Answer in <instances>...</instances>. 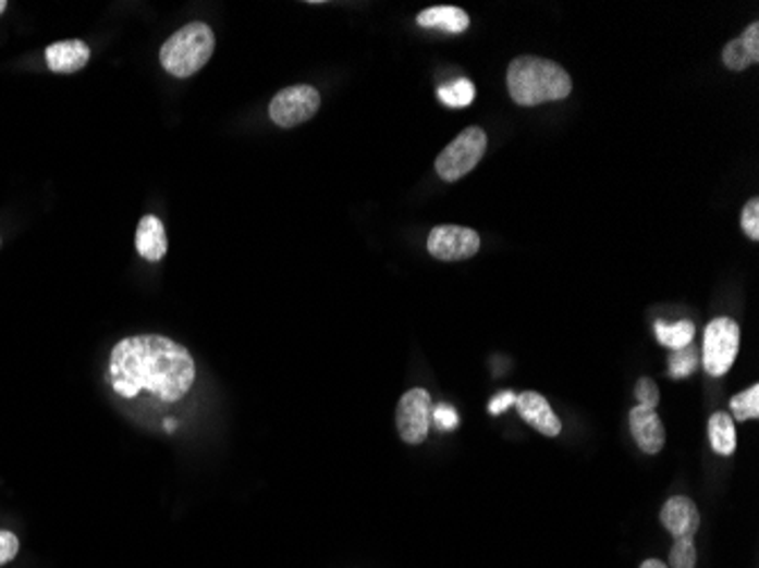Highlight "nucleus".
<instances>
[{
    "instance_id": "obj_1",
    "label": "nucleus",
    "mask_w": 759,
    "mask_h": 568,
    "mask_svg": "<svg viewBox=\"0 0 759 568\" xmlns=\"http://www.w3.org/2000/svg\"><path fill=\"white\" fill-rule=\"evenodd\" d=\"M108 378L123 398L148 392L164 403H175L189 394L196 365L185 346L164 334H135L112 348Z\"/></svg>"
},
{
    "instance_id": "obj_2",
    "label": "nucleus",
    "mask_w": 759,
    "mask_h": 568,
    "mask_svg": "<svg viewBox=\"0 0 759 568\" xmlns=\"http://www.w3.org/2000/svg\"><path fill=\"white\" fill-rule=\"evenodd\" d=\"M507 89L514 102L523 108H535L541 102L562 100L571 94V75L551 60L523 55L507 69Z\"/></svg>"
},
{
    "instance_id": "obj_3",
    "label": "nucleus",
    "mask_w": 759,
    "mask_h": 568,
    "mask_svg": "<svg viewBox=\"0 0 759 568\" xmlns=\"http://www.w3.org/2000/svg\"><path fill=\"white\" fill-rule=\"evenodd\" d=\"M215 46L217 39L212 28L200 21H194L182 25L177 33H173L164 41L160 50V62L164 71L180 77V81H185V77H192L209 62V58L215 53Z\"/></svg>"
},
{
    "instance_id": "obj_4",
    "label": "nucleus",
    "mask_w": 759,
    "mask_h": 568,
    "mask_svg": "<svg viewBox=\"0 0 759 568\" xmlns=\"http://www.w3.org/2000/svg\"><path fill=\"white\" fill-rule=\"evenodd\" d=\"M487 150V135L482 127H466L446 148L439 152L434 162L437 175L446 183H455V180L464 177L466 173L474 171L482 155Z\"/></svg>"
},
{
    "instance_id": "obj_5",
    "label": "nucleus",
    "mask_w": 759,
    "mask_h": 568,
    "mask_svg": "<svg viewBox=\"0 0 759 568\" xmlns=\"http://www.w3.org/2000/svg\"><path fill=\"white\" fill-rule=\"evenodd\" d=\"M739 353V325L727 319H714L708 328H705V342H702V365L710 375L721 378L725 375L732 365H735Z\"/></svg>"
},
{
    "instance_id": "obj_6",
    "label": "nucleus",
    "mask_w": 759,
    "mask_h": 568,
    "mask_svg": "<svg viewBox=\"0 0 759 568\" xmlns=\"http://www.w3.org/2000/svg\"><path fill=\"white\" fill-rule=\"evenodd\" d=\"M321 108V94L309 85L286 87L273 96L269 114L280 127H296L309 121Z\"/></svg>"
},
{
    "instance_id": "obj_7",
    "label": "nucleus",
    "mask_w": 759,
    "mask_h": 568,
    "mask_svg": "<svg viewBox=\"0 0 759 568\" xmlns=\"http://www.w3.org/2000/svg\"><path fill=\"white\" fill-rule=\"evenodd\" d=\"M432 421V398L426 390H409L396 407V428L405 444L418 446L426 442Z\"/></svg>"
},
{
    "instance_id": "obj_8",
    "label": "nucleus",
    "mask_w": 759,
    "mask_h": 568,
    "mask_svg": "<svg viewBox=\"0 0 759 568\" xmlns=\"http://www.w3.org/2000/svg\"><path fill=\"white\" fill-rule=\"evenodd\" d=\"M428 250L439 262H462L480 250V235L464 225H437L428 237Z\"/></svg>"
},
{
    "instance_id": "obj_9",
    "label": "nucleus",
    "mask_w": 759,
    "mask_h": 568,
    "mask_svg": "<svg viewBox=\"0 0 759 568\" xmlns=\"http://www.w3.org/2000/svg\"><path fill=\"white\" fill-rule=\"evenodd\" d=\"M660 521L673 539H694L700 528V514L691 498L673 496L664 503L660 511Z\"/></svg>"
},
{
    "instance_id": "obj_10",
    "label": "nucleus",
    "mask_w": 759,
    "mask_h": 568,
    "mask_svg": "<svg viewBox=\"0 0 759 568\" xmlns=\"http://www.w3.org/2000/svg\"><path fill=\"white\" fill-rule=\"evenodd\" d=\"M631 430H633L637 446L646 455H658L666 444V430L658 417V411L650 409V407H644V405L633 407Z\"/></svg>"
},
{
    "instance_id": "obj_11",
    "label": "nucleus",
    "mask_w": 759,
    "mask_h": 568,
    "mask_svg": "<svg viewBox=\"0 0 759 568\" xmlns=\"http://www.w3.org/2000/svg\"><path fill=\"white\" fill-rule=\"evenodd\" d=\"M516 409L521 419L528 425H532L543 436H558L562 432V421L555 417V411L548 405V400L537 392H523L516 396Z\"/></svg>"
},
{
    "instance_id": "obj_12",
    "label": "nucleus",
    "mask_w": 759,
    "mask_h": 568,
    "mask_svg": "<svg viewBox=\"0 0 759 568\" xmlns=\"http://www.w3.org/2000/svg\"><path fill=\"white\" fill-rule=\"evenodd\" d=\"M91 50L81 39L56 41L46 48V64L52 73H75L87 66Z\"/></svg>"
},
{
    "instance_id": "obj_13",
    "label": "nucleus",
    "mask_w": 759,
    "mask_h": 568,
    "mask_svg": "<svg viewBox=\"0 0 759 568\" xmlns=\"http://www.w3.org/2000/svg\"><path fill=\"white\" fill-rule=\"evenodd\" d=\"M137 252L144 257L146 262H160L164 260V255L169 250V244H167V230H164V223L148 214L139 221L137 225Z\"/></svg>"
},
{
    "instance_id": "obj_14",
    "label": "nucleus",
    "mask_w": 759,
    "mask_h": 568,
    "mask_svg": "<svg viewBox=\"0 0 759 568\" xmlns=\"http://www.w3.org/2000/svg\"><path fill=\"white\" fill-rule=\"evenodd\" d=\"M416 23L421 25V28H439L446 33H464L468 28V14L460 8L453 5H437V8H428L421 14L416 16Z\"/></svg>"
},
{
    "instance_id": "obj_15",
    "label": "nucleus",
    "mask_w": 759,
    "mask_h": 568,
    "mask_svg": "<svg viewBox=\"0 0 759 568\" xmlns=\"http://www.w3.org/2000/svg\"><path fill=\"white\" fill-rule=\"evenodd\" d=\"M708 434H710V444H712L714 453H719L723 457L735 453L737 428H735V421H732L725 411H717V415L710 419Z\"/></svg>"
},
{
    "instance_id": "obj_16",
    "label": "nucleus",
    "mask_w": 759,
    "mask_h": 568,
    "mask_svg": "<svg viewBox=\"0 0 759 568\" xmlns=\"http://www.w3.org/2000/svg\"><path fill=\"white\" fill-rule=\"evenodd\" d=\"M656 334H658V339H660L662 346H666L671 350H683V348L691 346L696 328H694L691 321H677L673 325H666V323L658 321L656 323Z\"/></svg>"
},
{
    "instance_id": "obj_17",
    "label": "nucleus",
    "mask_w": 759,
    "mask_h": 568,
    "mask_svg": "<svg viewBox=\"0 0 759 568\" xmlns=\"http://www.w3.org/2000/svg\"><path fill=\"white\" fill-rule=\"evenodd\" d=\"M439 98L441 102H446L449 108H468L470 102L476 98V87L466 77H460V81H453L449 85L439 87Z\"/></svg>"
},
{
    "instance_id": "obj_18",
    "label": "nucleus",
    "mask_w": 759,
    "mask_h": 568,
    "mask_svg": "<svg viewBox=\"0 0 759 568\" xmlns=\"http://www.w3.org/2000/svg\"><path fill=\"white\" fill-rule=\"evenodd\" d=\"M732 417L737 421H752L759 417V384H752L750 390L737 394L730 400Z\"/></svg>"
},
{
    "instance_id": "obj_19",
    "label": "nucleus",
    "mask_w": 759,
    "mask_h": 568,
    "mask_svg": "<svg viewBox=\"0 0 759 568\" xmlns=\"http://www.w3.org/2000/svg\"><path fill=\"white\" fill-rule=\"evenodd\" d=\"M698 367V353L694 348H683L675 350L669 357V375L675 380L689 378Z\"/></svg>"
},
{
    "instance_id": "obj_20",
    "label": "nucleus",
    "mask_w": 759,
    "mask_h": 568,
    "mask_svg": "<svg viewBox=\"0 0 759 568\" xmlns=\"http://www.w3.org/2000/svg\"><path fill=\"white\" fill-rule=\"evenodd\" d=\"M723 64H725L730 71H746V66L752 64V60H750V55H748L746 46L742 44V39L730 41V44L723 48Z\"/></svg>"
},
{
    "instance_id": "obj_21",
    "label": "nucleus",
    "mask_w": 759,
    "mask_h": 568,
    "mask_svg": "<svg viewBox=\"0 0 759 568\" xmlns=\"http://www.w3.org/2000/svg\"><path fill=\"white\" fill-rule=\"evenodd\" d=\"M671 568H696L694 539H675L671 551Z\"/></svg>"
},
{
    "instance_id": "obj_22",
    "label": "nucleus",
    "mask_w": 759,
    "mask_h": 568,
    "mask_svg": "<svg viewBox=\"0 0 759 568\" xmlns=\"http://www.w3.org/2000/svg\"><path fill=\"white\" fill-rule=\"evenodd\" d=\"M742 230L752 242L759 239V200L757 198H750L746 202V208L742 212Z\"/></svg>"
},
{
    "instance_id": "obj_23",
    "label": "nucleus",
    "mask_w": 759,
    "mask_h": 568,
    "mask_svg": "<svg viewBox=\"0 0 759 568\" xmlns=\"http://www.w3.org/2000/svg\"><path fill=\"white\" fill-rule=\"evenodd\" d=\"M635 396L639 400V405L644 407H650V409H656L658 403H660V390H658V384L652 382L650 378H641L635 386Z\"/></svg>"
},
{
    "instance_id": "obj_24",
    "label": "nucleus",
    "mask_w": 759,
    "mask_h": 568,
    "mask_svg": "<svg viewBox=\"0 0 759 568\" xmlns=\"http://www.w3.org/2000/svg\"><path fill=\"white\" fill-rule=\"evenodd\" d=\"M432 421L441 430H455L457 423H460V417H457V411L453 407L437 405V407H432Z\"/></svg>"
},
{
    "instance_id": "obj_25",
    "label": "nucleus",
    "mask_w": 759,
    "mask_h": 568,
    "mask_svg": "<svg viewBox=\"0 0 759 568\" xmlns=\"http://www.w3.org/2000/svg\"><path fill=\"white\" fill-rule=\"evenodd\" d=\"M19 536L8 532V530H0V566L12 561L16 555H19Z\"/></svg>"
},
{
    "instance_id": "obj_26",
    "label": "nucleus",
    "mask_w": 759,
    "mask_h": 568,
    "mask_svg": "<svg viewBox=\"0 0 759 568\" xmlns=\"http://www.w3.org/2000/svg\"><path fill=\"white\" fill-rule=\"evenodd\" d=\"M739 39H742V44L746 46L748 55H750V60H752V64H755V62L759 60V23H757V21L750 23L748 28H746V33H744Z\"/></svg>"
},
{
    "instance_id": "obj_27",
    "label": "nucleus",
    "mask_w": 759,
    "mask_h": 568,
    "mask_svg": "<svg viewBox=\"0 0 759 568\" xmlns=\"http://www.w3.org/2000/svg\"><path fill=\"white\" fill-rule=\"evenodd\" d=\"M514 403H516V396L512 392H503L501 396H495L489 403V415H503V411L510 409Z\"/></svg>"
},
{
    "instance_id": "obj_28",
    "label": "nucleus",
    "mask_w": 759,
    "mask_h": 568,
    "mask_svg": "<svg viewBox=\"0 0 759 568\" xmlns=\"http://www.w3.org/2000/svg\"><path fill=\"white\" fill-rule=\"evenodd\" d=\"M639 568H669L664 561H660V559H646Z\"/></svg>"
},
{
    "instance_id": "obj_29",
    "label": "nucleus",
    "mask_w": 759,
    "mask_h": 568,
    "mask_svg": "<svg viewBox=\"0 0 759 568\" xmlns=\"http://www.w3.org/2000/svg\"><path fill=\"white\" fill-rule=\"evenodd\" d=\"M173 428H175V421H171V419H169V421H167V430H169V432H173Z\"/></svg>"
},
{
    "instance_id": "obj_30",
    "label": "nucleus",
    "mask_w": 759,
    "mask_h": 568,
    "mask_svg": "<svg viewBox=\"0 0 759 568\" xmlns=\"http://www.w3.org/2000/svg\"><path fill=\"white\" fill-rule=\"evenodd\" d=\"M5 8H8V3H5V0H0V14H3V12H5Z\"/></svg>"
}]
</instances>
